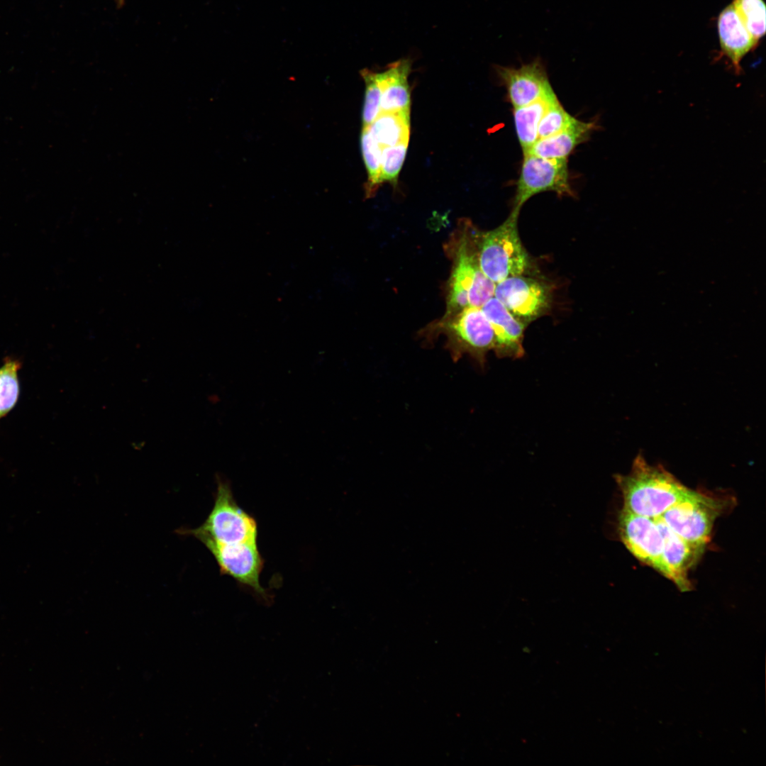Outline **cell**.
I'll return each instance as SVG.
<instances>
[{
	"instance_id": "cell-16",
	"label": "cell",
	"mask_w": 766,
	"mask_h": 766,
	"mask_svg": "<svg viewBox=\"0 0 766 766\" xmlns=\"http://www.w3.org/2000/svg\"><path fill=\"white\" fill-rule=\"evenodd\" d=\"M596 126V121H582L574 118L560 133L538 139L525 153L547 159L566 160L577 146L589 138Z\"/></svg>"
},
{
	"instance_id": "cell-14",
	"label": "cell",
	"mask_w": 766,
	"mask_h": 766,
	"mask_svg": "<svg viewBox=\"0 0 766 766\" xmlns=\"http://www.w3.org/2000/svg\"><path fill=\"white\" fill-rule=\"evenodd\" d=\"M717 28L722 55L731 62L736 74L742 73L740 62L757 44L740 21L731 4L719 13Z\"/></svg>"
},
{
	"instance_id": "cell-7",
	"label": "cell",
	"mask_w": 766,
	"mask_h": 766,
	"mask_svg": "<svg viewBox=\"0 0 766 766\" xmlns=\"http://www.w3.org/2000/svg\"><path fill=\"white\" fill-rule=\"evenodd\" d=\"M544 192H554L561 196H574L567 159H547L524 153L512 211L520 213L529 199Z\"/></svg>"
},
{
	"instance_id": "cell-19",
	"label": "cell",
	"mask_w": 766,
	"mask_h": 766,
	"mask_svg": "<svg viewBox=\"0 0 766 766\" xmlns=\"http://www.w3.org/2000/svg\"><path fill=\"white\" fill-rule=\"evenodd\" d=\"M21 367V362L11 357H6L0 367V419L12 410L18 401Z\"/></svg>"
},
{
	"instance_id": "cell-20",
	"label": "cell",
	"mask_w": 766,
	"mask_h": 766,
	"mask_svg": "<svg viewBox=\"0 0 766 766\" xmlns=\"http://www.w3.org/2000/svg\"><path fill=\"white\" fill-rule=\"evenodd\" d=\"M731 4L740 21L758 45L766 30V6L763 0H733Z\"/></svg>"
},
{
	"instance_id": "cell-1",
	"label": "cell",
	"mask_w": 766,
	"mask_h": 766,
	"mask_svg": "<svg viewBox=\"0 0 766 766\" xmlns=\"http://www.w3.org/2000/svg\"><path fill=\"white\" fill-rule=\"evenodd\" d=\"M479 233L470 222L463 221L448 243L453 265L443 317L454 315L467 306L482 307L494 296L496 284L484 274L479 262Z\"/></svg>"
},
{
	"instance_id": "cell-2",
	"label": "cell",
	"mask_w": 766,
	"mask_h": 766,
	"mask_svg": "<svg viewBox=\"0 0 766 766\" xmlns=\"http://www.w3.org/2000/svg\"><path fill=\"white\" fill-rule=\"evenodd\" d=\"M614 479L623 508L651 518H660L689 489L663 467L648 463L642 455L635 457L628 474H617Z\"/></svg>"
},
{
	"instance_id": "cell-3",
	"label": "cell",
	"mask_w": 766,
	"mask_h": 766,
	"mask_svg": "<svg viewBox=\"0 0 766 766\" xmlns=\"http://www.w3.org/2000/svg\"><path fill=\"white\" fill-rule=\"evenodd\" d=\"M440 334L447 338L445 346L454 362L468 355L483 368L487 353L495 350L494 333L481 307L467 306L443 317L421 333L429 342Z\"/></svg>"
},
{
	"instance_id": "cell-10",
	"label": "cell",
	"mask_w": 766,
	"mask_h": 766,
	"mask_svg": "<svg viewBox=\"0 0 766 766\" xmlns=\"http://www.w3.org/2000/svg\"><path fill=\"white\" fill-rule=\"evenodd\" d=\"M206 548L215 558L221 574L233 577L240 584L266 599V590L260 582L264 560L257 541L229 545L209 544Z\"/></svg>"
},
{
	"instance_id": "cell-4",
	"label": "cell",
	"mask_w": 766,
	"mask_h": 766,
	"mask_svg": "<svg viewBox=\"0 0 766 766\" xmlns=\"http://www.w3.org/2000/svg\"><path fill=\"white\" fill-rule=\"evenodd\" d=\"M216 478L214 504L205 521L196 528H182L178 533L193 536L205 546L257 541L255 519L237 504L230 482L218 474Z\"/></svg>"
},
{
	"instance_id": "cell-17",
	"label": "cell",
	"mask_w": 766,
	"mask_h": 766,
	"mask_svg": "<svg viewBox=\"0 0 766 766\" xmlns=\"http://www.w3.org/2000/svg\"><path fill=\"white\" fill-rule=\"evenodd\" d=\"M557 97L554 91L526 106L514 109V121L523 153L528 152L538 140V126L549 107Z\"/></svg>"
},
{
	"instance_id": "cell-25",
	"label": "cell",
	"mask_w": 766,
	"mask_h": 766,
	"mask_svg": "<svg viewBox=\"0 0 766 766\" xmlns=\"http://www.w3.org/2000/svg\"><path fill=\"white\" fill-rule=\"evenodd\" d=\"M117 1H118V2H121V1H123V0H117Z\"/></svg>"
},
{
	"instance_id": "cell-18",
	"label": "cell",
	"mask_w": 766,
	"mask_h": 766,
	"mask_svg": "<svg viewBox=\"0 0 766 766\" xmlns=\"http://www.w3.org/2000/svg\"><path fill=\"white\" fill-rule=\"evenodd\" d=\"M367 128L382 148L409 141V111L380 112Z\"/></svg>"
},
{
	"instance_id": "cell-13",
	"label": "cell",
	"mask_w": 766,
	"mask_h": 766,
	"mask_svg": "<svg viewBox=\"0 0 766 766\" xmlns=\"http://www.w3.org/2000/svg\"><path fill=\"white\" fill-rule=\"evenodd\" d=\"M494 333V353L499 358L518 359L523 356L526 324L514 317L494 296L481 307Z\"/></svg>"
},
{
	"instance_id": "cell-23",
	"label": "cell",
	"mask_w": 766,
	"mask_h": 766,
	"mask_svg": "<svg viewBox=\"0 0 766 766\" xmlns=\"http://www.w3.org/2000/svg\"><path fill=\"white\" fill-rule=\"evenodd\" d=\"M557 99L543 114L538 130V139L555 135L566 128L574 119Z\"/></svg>"
},
{
	"instance_id": "cell-5",
	"label": "cell",
	"mask_w": 766,
	"mask_h": 766,
	"mask_svg": "<svg viewBox=\"0 0 766 766\" xmlns=\"http://www.w3.org/2000/svg\"><path fill=\"white\" fill-rule=\"evenodd\" d=\"M518 215L512 211L498 227L479 233V265L495 284L508 277L523 274L529 267V256L518 231Z\"/></svg>"
},
{
	"instance_id": "cell-15",
	"label": "cell",
	"mask_w": 766,
	"mask_h": 766,
	"mask_svg": "<svg viewBox=\"0 0 766 766\" xmlns=\"http://www.w3.org/2000/svg\"><path fill=\"white\" fill-rule=\"evenodd\" d=\"M409 59H401L376 72L382 89L381 112L409 111L410 91L408 77L411 71Z\"/></svg>"
},
{
	"instance_id": "cell-24",
	"label": "cell",
	"mask_w": 766,
	"mask_h": 766,
	"mask_svg": "<svg viewBox=\"0 0 766 766\" xmlns=\"http://www.w3.org/2000/svg\"><path fill=\"white\" fill-rule=\"evenodd\" d=\"M409 141L382 148L381 154V180L396 184L403 165Z\"/></svg>"
},
{
	"instance_id": "cell-12",
	"label": "cell",
	"mask_w": 766,
	"mask_h": 766,
	"mask_svg": "<svg viewBox=\"0 0 766 766\" xmlns=\"http://www.w3.org/2000/svg\"><path fill=\"white\" fill-rule=\"evenodd\" d=\"M663 538L662 561L665 577L682 592L691 589L689 570L701 555L704 546L691 543L673 532L660 518H655Z\"/></svg>"
},
{
	"instance_id": "cell-8",
	"label": "cell",
	"mask_w": 766,
	"mask_h": 766,
	"mask_svg": "<svg viewBox=\"0 0 766 766\" xmlns=\"http://www.w3.org/2000/svg\"><path fill=\"white\" fill-rule=\"evenodd\" d=\"M618 532L620 540L635 557L665 577L663 538L655 518L622 508L618 516Z\"/></svg>"
},
{
	"instance_id": "cell-22",
	"label": "cell",
	"mask_w": 766,
	"mask_h": 766,
	"mask_svg": "<svg viewBox=\"0 0 766 766\" xmlns=\"http://www.w3.org/2000/svg\"><path fill=\"white\" fill-rule=\"evenodd\" d=\"M360 73L365 84L362 123L363 127H368L381 112L382 89L376 72L364 69Z\"/></svg>"
},
{
	"instance_id": "cell-11",
	"label": "cell",
	"mask_w": 766,
	"mask_h": 766,
	"mask_svg": "<svg viewBox=\"0 0 766 766\" xmlns=\"http://www.w3.org/2000/svg\"><path fill=\"white\" fill-rule=\"evenodd\" d=\"M494 70L514 109L530 104L553 91L539 57L517 68L496 65Z\"/></svg>"
},
{
	"instance_id": "cell-9",
	"label": "cell",
	"mask_w": 766,
	"mask_h": 766,
	"mask_svg": "<svg viewBox=\"0 0 766 766\" xmlns=\"http://www.w3.org/2000/svg\"><path fill=\"white\" fill-rule=\"evenodd\" d=\"M494 296L526 325L543 314L550 304V292L546 285L523 274L496 284Z\"/></svg>"
},
{
	"instance_id": "cell-6",
	"label": "cell",
	"mask_w": 766,
	"mask_h": 766,
	"mask_svg": "<svg viewBox=\"0 0 766 766\" xmlns=\"http://www.w3.org/2000/svg\"><path fill=\"white\" fill-rule=\"evenodd\" d=\"M726 499L689 489L660 518L684 540L705 546L716 519L726 510Z\"/></svg>"
},
{
	"instance_id": "cell-21",
	"label": "cell",
	"mask_w": 766,
	"mask_h": 766,
	"mask_svg": "<svg viewBox=\"0 0 766 766\" xmlns=\"http://www.w3.org/2000/svg\"><path fill=\"white\" fill-rule=\"evenodd\" d=\"M360 145L368 174L365 187L366 196L370 197L382 183L381 180V154L382 148L373 139L367 127H363L362 128Z\"/></svg>"
}]
</instances>
